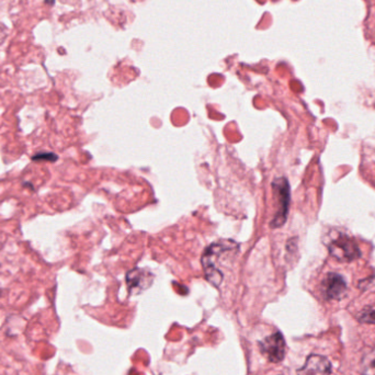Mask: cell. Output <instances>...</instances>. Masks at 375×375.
Returning <instances> with one entry per match:
<instances>
[{"label":"cell","instance_id":"6da1fadb","mask_svg":"<svg viewBox=\"0 0 375 375\" xmlns=\"http://www.w3.org/2000/svg\"><path fill=\"white\" fill-rule=\"evenodd\" d=\"M319 290L324 301L339 302L346 298L349 288H348L347 279L344 275L335 270H330L321 277Z\"/></svg>","mask_w":375,"mask_h":375},{"label":"cell","instance_id":"7a4b0ae2","mask_svg":"<svg viewBox=\"0 0 375 375\" xmlns=\"http://www.w3.org/2000/svg\"><path fill=\"white\" fill-rule=\"evenodd\" d=\"M328 248L330 256L340 262H352L362 258L358 240L342 233L329 239Z\"/></svg>","mask_w":375,"mask_h":375},{"label":"cell","instance_id":"3957f363","mask_svg":"<svg viewBox=\"0 0 375 375\" xmlns=\"http://www.w3.org/2000/svg\"><path fill=\"white\" fill-rule=\"evenodd\" d=\"M273 187L275 194L279 200V206H277L275 219L271 222V227L277 229L286 223V217H288L289 204H290V185H289L286 178H279L273 181Z\"/></svg>","mask_w":375,"mask_h":375},{"label":"cell","instance_id":"277c9868","mask_svg":"<svg viewBox=\"0 0 375 375\" xmlns=\"http://www.w3.org/2000/svg\"><path fill=\"white\" fill-rule=\"evenodd\" d=\"M259 349L261 355L273 363H279L284 359L286 353V340L281 332H275L266 337L259 342Z\"/></svg>","mask_w":375,"mask_h":375},{"label":"cell","instance_id":"5b68a950","mask_svg":"<svg viewBox=\"0 0 375 375\" xmlns=\"http://www.w3.org/2000/svg\"><path fill=\"white\" fill-rule=\"evenodd\" d=\"M332 363L327 358L319 355H312L306 359L301 369H298V375H330Z\"/></svg>","mask_w":375,"mask_h":375},{"label":"cell","instance_id":"8992f818","mask_svg":"<svg viewBox=\"0 0 375 375\" xmlns=\"http://www.w3.org/2000/svg\"><path fill=\"white\" fill-rule=\"evenodd\" d=\"M153 282V275L147 270L134 269L126 275V283L131 293L139 294L147 290Z\"/></svg>","mask_w":375,"mask_h":375},{"label":"cell","instance_id":"52a82bcc","mask_svg":"<svg viewBox=\"0 0 375 375\" xmlns=\"http://www.w3.org/2000/svg\"><path fill=\"white\" fill-rule=\"evenodd\" d=\"M355 316L362 323H367V324L375 325V301L369 302V303L363 304Z\"/></svg>","mask_w":375,"mask_h":375},{"label":"cell","instance_id":"ba28073f","mask_svg":"<svg viewBox=\"0 0 375 375\" xmlns=\"http://www.w3.org/2000/svg\"><path fill=\"white\" fill-rule=\"evenodd\" d=\"M365 39L375 45V6H371L367 18L363 22Z\"/></svg>","mask_w":375,"mask_h":375},{"label":"cell","instance_id":"9c48e42d","mask_svg":"<svg viewBox=\"0 0 375 375\" xmlns=\"http://www.w3.org/2000/svg\"><path fill=\"white\" fill-rule=\"evenodd\" d=\"M360 372L362 375H375V349L367 352L360 363Z\"/></svg>","mask_w":375,"mask_h":375},{"label":"cell","instance_id":"30bf717a","mask_svg":"<svg viewBox=\"0 0 375 375\" xmlns=\"http://www.w3.org/2000/svg\"><path fill=\"white\" fill-rule=\"evenodd\" d=\"M57 160H59V156H57L56 154H54V153H49V152H40V153H38V154L34 155V156H32V160L36 162H56Z\"/></svg>","mask_w":375,"mask_h":375},{"label":"cell","instance_id":"8fae6325","mask_svg":"<svg viewBox=\"0 0 375 375\" xmlns=\"http://www.w3.org/2000/svg\"><path fill=\"white\" fill-rule=\"evenodd\" d=\"M365 171H367V178H369V180L373 179L372 181H374L375 185V164L374 166L369 164V166H367V170H365Z\"/></svg>","mask_w":375,"mask_h":375},{"label":"cell","instance_id":"7c38bea8","mask_svg":"<svg viewBox=\"0 0 375 375\" xmlns=\"http://www.w3.org/2000/svg\"><path fill=\"white\" fill-rule=\"evenodd\" d=\"M55 3H56V0H44V3L49 6V7H53V6L55 5Z\"/></svg>","mask_w":375,"mask_h":375},{"label":"cell","instance_id":"4fadbf2b","mask_svg":"<svg viewBox=\"0 0 375 375\" xmlns=\"http://www.w3.org/2000/svg\"><path fill=\"white\" fill-rule=\"evenodd\" d=\"M369 1H372V0H369Z\"/></svg>","mask_w":375,"mask_h":375}]
</instances>
